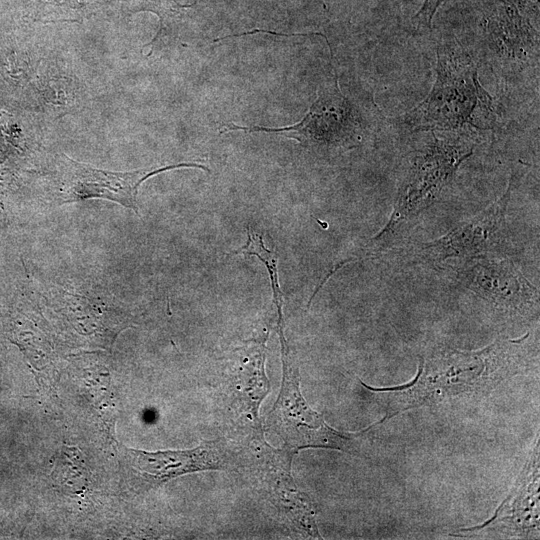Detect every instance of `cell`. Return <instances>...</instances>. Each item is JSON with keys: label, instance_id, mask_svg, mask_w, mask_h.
<instances>
[{"label": "cell", "instance_id": "4fadbf2b", "mask_svg": "<svg viewBox=\"0 0 540 540\" xmlns=\"http://www.w3.org/2000/svg\"><path fill=\"white\" fill-rule=\"evenodd\" d=\"M444 0H424L414 19L418 24L430 27L437 8Z\"/></svg>", "mask_w": 540, "mask_h": 540}, {"label": "cell", "instance_id": "52a82bcc", "mask_svg": "<svg viewBox=\"0 0 540 540\" xmlns=\"http://www.w3.org/2000/svg\"><path fill=\"white\" fill-rule=\"evenodd\" d=\"M360 123L347 98L335 84L319 94L304 118L295 125L282 128L241 127L228 125V130L285 133L301 143L338 145L352 139Z\"/></svg>", "mask_w": 540, "mask_h": 540}, {"label": "cell", "instance_id": "8992f818", "mask_svg": "<svg viewBox=\"0 0 540 540\" xmlns=\"http://www.w3.org/2000/svg\"><path fill=\"white\" fill-rule=\"evenodd\" d=\"M456 272L461 284L499 309L519 314L538 310V288L508 259L470 258Z\"/></svg>", "mask_w": 540, "mask_h": 540}, {"label": "cell", "instance_id": "3957f363", "mask_svg": "<svg viewBox=\"0 0 540 540\" xmlns=\"http://www.w3.org/2000/svg\"><path fill=\"white\" fill-rule=\"evenodd\" d=\"M432 136L433 140L412 157L399 185L391 216L365 245L364 255L383 250L404 224L436 202L460 164L472 155L473 148L466 143L439 138L434 133Z\"/></svg>", "mask_w": 540, "mask_h": 540}, {"label": "cell", "instance_id": "5bb4252c", "mask_svg": "<svg viewBox=\"0 0 540 540\" xmlns=\"http://www.w3.org/2000/svg\"><path fill=\"white\" fill-rule=\"evenodd\" d=\"M206 0H164L161 6L165 10H180L190 8Z\"/></svg>", "mask_w": 540, "mask_h": 540}, {"label": "cell", "instance_id": "7c38bea8", "mask_svg": "<svg viewBox=\"0 0 540 540\" xmlns=\"http://www.w3.org/2000/svg\"><path fill=\"white\" fill-rule=\"evenodd\" d=\"M238 251L247 255H255L265 263L270 274L272 289L274 293V301L277 305L279 313V321H281L282 293L280 291L277 278V253L268 250L264 246L261 236L256 234L255 232H252L250 229L248 230V239L246 244L242 246Z\"/></svg>", "mask_w": 540, "mask_h": 540}, {"label": "cell", "instance_id": "ba28073f", "mask_svg": "<svg viewBox=\"0 0 540 540\" xmlns=\"http://www.w3.org/2000/svg\"><path fill=\"white\" fill-rule=\"evenodd\" d=\"M512 183L494 203L475 217L459 223L444 236L422 243L419 254L430 261L475 258L496 250L500 244Z\"/></svg>", "mask_w": 540, "mask_h": 540}, {"label": "cell", "instance_id": "277c9868", "mask_svg": "<svg viewBox=\"0 0 540 540\" xmlns=\"http://www.w3.org/2000/svg\"><path fill=\"white\" fill-rule=\"evenodd\" d=\"M280 340L282 384L277 400L267 416V429L275 433L284 442L286 449L293 453L305 448H326L358 454L363 440L375 425L358 433L341 432L330 427L302 396L298 368L291 358L284 336Z\"/></svg>", "mask_w": 540, "mask_h": 540}, {"label": "cell", "instance_id": "8fae6325", "mask_svg": "<svg viewBox=\"0 0 540 540\" xmlns=\"http://www.w3.org/2000/svg\"><path fill=\"white\" fill-rule=\"evenodd\" d=\"M267 334L263 339L250 341L241 349L242 390L247 399L250 412L257 419V411L262 399L269 390V381L265 375L264 363Z\"/></svg>", "mask_w": 540, "mask_h": 540}, {"label": "cell", "instance_id": "5b68a950", "mask_svg": "<svg viewBox=\"0 0 540 540\" xmlns=\"http://www.w3.org/2000/svg\"><path fill=\"white\" fill-rule=\"evenodd\" d=\"M183 167L207 170L205 166L196 163H178L115 172L98 169L60 154L55 162L52 194L58 205L87 199H105L137 211L138 189L145 180L158 173Z\"/></svg>", "mask_w": 540, "mask_h": 540}, {"label": "cell", "instance_id": "30bf717a", "mask_svg": "<svg viewBox=\"0 0 540 540\" xmlns=\"http://www.w3.org/2000/svg\"><path fill=\"white\" fill-rule=\"evenodd\" d=\"M263 459L258 467L259 478L270 500L303 535L320 538L315 510L309 497L301 492L290 473L295 453L275 450L263 442Z\"/></svg>", "mask_w": 540, "mask_h": 540}, {"label": "cell", "instance_id": "9c48e42d", "mask_svg": "<svg viewBox=\"0 0 540 540\" xmlns=\"http://www.w3.org/2000/svg\"><path fill=\"white\" fill-rule=\"evenodd\" d=\"M128 452L133 467L150 486L188 473L227 469L234 463L231 450L222 440L205 441L191 450L148 452L129 449Z\"/></svg>", "mask_w": 540, "mask_h": 540}, {"label": "cell", "instance_id": "6da1fadb", "mask_svg": "<svg viewBox=\"0 0 540 540\" xmlns=\"http://www.w3.org/2000/svg\"><path fill=\"white\" fill-rule=\"evenodd\" d=\"M521 342L497 341L476 351L438 348L420 360L417 376L407 385L371 391L382 394L387 417L423 405L486 393L520 371Z\"/></svg>", "mask_w": 540, "mask_h": 540}, {"label": "cell", "instance_id": "7a4b0ae2", "mask_svg": "<svg viewBox=\"0 0 540 540\" xmlns=\"http://www.w3.org/2000/svg\"><path fill=\"white\" fill-rule=\"evenodd\" d=\"M437 78L428 96L405 116L416 130L489 129L494 123L491 96L481 86L477 69L459 45L439 46Z\"/></svg>", "mask_w": 540, "mask_h": 540}]
</instances>
